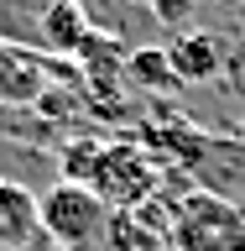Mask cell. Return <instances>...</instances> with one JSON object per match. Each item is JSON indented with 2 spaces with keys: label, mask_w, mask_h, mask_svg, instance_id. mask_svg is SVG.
Masks as SVG:
<instances>
[{
  "label": "cell",
  "mask_w": 245,
  "mask_h": 251,
  "mask_svg": "<svg viewBox=\"0 0 245 251\" xmlns=\"http://www.w3.org/2000/svg\"><path fill=\"white\" fill-rule=\"evenodd\" d=\"M115 230V209H110L89 183H58L42 194V235L58 251H99Z\"/></svg>",
  "instance_id": "1"
},
{
  "label": "cell",
  "mask_w": 245,
  "mask_h": 251,
  "mask_svg": "<svg viewBox=\"0 0 245 251\" xmlns=\"http://www.w3.org/2000/svg\"><path fill=\"white\" fill-rule=\"evenodd\" d=\"M89 188L115 209V215H125V209H141V204L152 199L156 168H152V157L141 152V147H131V141H105Z\"/></svg>",
  "instance_id": "2"
},
{
  "label": "cell",
  "mask_w": 245,
  "mask_h": 251,
  "mask_svg": "<svg viewBox=\"0 0 245 251\" xmlns=\"http://www.w3.org/2000/svg\"><path fill=\"white\" fill-rule=\"evenodd\" d=\"M178 251H245V230L235 209H224L209 194H193L178 215Z\"/></svg>",
  "instance_id": "3"
},
{
  "label": "cell",
  "mask_w": 245,
  "mask_h": 251,
  "mask_svg": "<svg viewBox=\"0 0 245 251\" xmlns=\"http://www.w3.org/2000/svg\"><path fill=\"white\" fill-rule=\"evenodd\" d=\"M47 52H31V47L11 42V37H0V105L5 110H26V105H42L47 84Z\"/></svg>",
  "instance_id": "4"
},
{
  "label": "cell",
  "mask_w": 245,
  "mask_h": 251,
  "mask_svg": "<svg viewBox=\"0 0 245 251\" xmlns=\"http://www.w3.org/2000/svg\"><path fill=\"white\" fill-rule=\"evenodd\" d=\"M42 241V199L0 173V251H37Z\"/></svg>",
  "instance_id": "5"
},
{
  "label": "cell",
  "mask_w": 245,
  "mask_h": 251,
  "mask_svg": "<svg viewBox=\"0 0 245 251\" xmlns=\"http://www.w3.org/2000/svg\"><path fill=\"white\" fill-rule=\"evenodd\" d=\"M89 31H94L89 16L73 0H47L42 16H37V42H42L47 58H78V47H84Z\"/></svg>",
  "instance_id": "6"
},
{
  "label": "cell",
  "mask_w": 245,
  "mask_h": 251,
  "mask_svg": "<svg viewBox=\"0 0 245 251\" xmlns=\"http://www.w3.org/2000/svg\"><path fill=\"white\" fill-rule=\"evenodd\" d=\"M167 63H172V74H178V84H209L224 68V47L209 31H178L167 42Z\"/></svg>",
  "instance_id": "7"
},
{
  "label": "cell",
  "mask_w": 245,
  "mask_h": 251,
  "mask_svg": "<svg viewBox=\"0 0 245 251\" xmlns=\"http://www.w3.org/2000/svg\"><path fill=\"white\" fill-rule=\"evenodd\" d=\"M125 78L146 94H172L178 89V74H172L167 63V47H136L131 58H125Z\"/></svg>",
  "instance_id": "8"
},
{
  "label": "cell",
  "mask_w": 245,
  "mask_h": 251,
  "mask_svg": "<svg viewBox=\"0 0 245 251\" xmlns=\"http://www.w3.org/2000/svg\"><path fill=\"white\" fill-rule=\"evenodd\" d=\"M78 58L89 63V74H125V52H120V42H115V37H99V31H89V37H84Z\"/></svg>",
  "instance_id": "9"
},
{
  "label": "cell",
  "mask_w": 245,
  "mask_h": 251,
  "mask_svg": "<svg viewBox=\"0 0 245 251\" xmlns=\"http://www.w3.org/2000/svg\"><path fill=\"white\" fill-rule=\"evenodd\" d=\"M99 147L105 141H73V152H63V178L68 183H89L94 162H99Z\"/></svg>",
  "instance_id": "10"
},
{
  "label": "cell",
  "mask_w": 245,
  "mask_h": 251,
  "mask_svg": "<svg viewBox=\"0 0 245 251\" xmlns=\"http://www.w3.org/2000/svg\"><path fill=\"white\" fill-rule=\"evenodd\" d=\"M193 5H199V0H152V16L162 21V26H178V31H183L188 21H193Z\"/></svg>",
  "instance_id": "11"
},
{
  "label": "cell",
  "mask_w": 245,
  "mask_h": 251,
  "mask_svg": "<svg viewBox=\"0 0 245 251\" xmlns=\"http://www.w3.org/2000/svg\"><path fill=\"white\" fill-rule=\"evenodd\" d=\"M131 5H141V11H152V0H131Z\"/></svg>",
  "instance_id": "12"
},
{
  "label": "cell",
  "mask_w": 245,
  "mask_h": 251,
  "mask_svg": "<svg viewBox=\"0 0 245 251\" xmlns=\"http://www.w3.org/2000/svg\"><path fill=\"white\" fill-rule=\"evenodd\" d=\"M214 5H245V0H214Z\"/></svg>",
  "instance_id": "13"
},
{
  "label": "cell",
  "mask_w": 245,
  "mask_h": 251,
  "mask_svg": "<svg viewBox=\"0 0 245 251\" xmlns=\"http://www.w3.org/2000/svg\"><path fill=\"white\" fill-rule=\"evenodd\" d=\"M240 136H245V131H240Z\"/></svg>",
  "instance_id": "14"
}]
</instances>
